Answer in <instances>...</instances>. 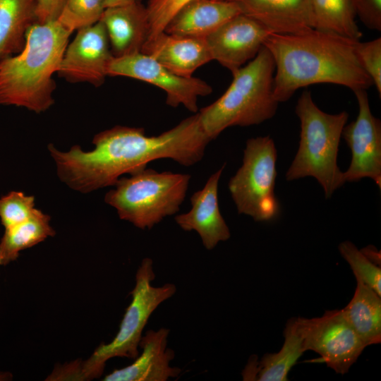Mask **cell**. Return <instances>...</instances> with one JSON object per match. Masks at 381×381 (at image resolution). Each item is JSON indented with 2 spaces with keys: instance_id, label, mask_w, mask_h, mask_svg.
Returning <instances> with one entry per match:
<instances>
[{
  "instance_id": "cell-5",
  "label": "cell",
  "mask_w": 381,
  "mask_h": 381,
  "mask_svg": "<svg viewBox=\"0 0 381 381\" xmlns=\"http://www.w3.org/2000/svg\"><path fill=\"white\" fill-rule=\"evenodd\" d=\"M295 112L301 123L300 140L286 179L312 176L322 188L325 198H329L346 183L337 165V155L349 114L343 111L331 114L322 111L308 90L299 97Z\"/></svg>"
},
{
  "instance_id": "cell-8",
  "label": "cell",
  "mask_w": 381,
  "mask_h": 381,
  "mask_svg": "<svg viewBox=\"0 0 381 381\" xmlns=\"http://www.w3.org/2000/svg\"><path fill=\"white\" fill-rule=\"evenodd\" d=\"M277 152L270 136L246 141L243 162L228 184L238 214L256 222L277 217L279 205L274 193Z\"/></svg>"
},
{
  "instance_id": "cell-9",
  "label": "cell",
  "mask_w": 381,
  "mask_h": 381,
  "mask_svg": "<svg viewBox=\"0 0 381 381\" xmlns=\"http://www.w3.org/2000/svg\"><path fill=\"white\" fill-rule=\"evenodd\" d=\"M107 75L132 78L157 86L166 93L167 105H183L195 114L198 110V98L212 92V86L205 80L178 75L142 52L113 57L107 68Z\"/></svg>"
},
{
  "instance_id": "cell-31",
  "label": "cell",
  "mask_w": 381,
  "mask_h": 381,
  "mask_svg": "<svg viewBox=\"0 0 381 381\" xmlns=\"http://www.w3.org/2000/svg\"><path fill=\"white\" fill-rule=\"evenodd\" d=\"M65 0H36L37 22L56 20Z\"/></svg>"
},
{
  "instance_id": "cell-32",
  "label": "cell",
  "mask_w": 381,
  "mask_h": 381,
  "mask_svg": "<svg viewBox=\"0 0 381 381\" xmlns=\"http://www.w3.org/2000/svg\"><path fill=\"white\" fill-rule=\"evenodd\" d=\"M139 0H105V8L109 7L128 4Z\"/></svg>"
},
{
  "instance_id": "cell-25",
  "label": "cell",
  "mask_w": 381,
  "mask_h": 381,
  "mask_svg": "<svg viewBox=\"0 0 381 381\" xmlns=\"http://www.w3.org/2000/svg\"><path fill=\"white\" fill-rule=\"evenodd\" d=\"M105 10V0H65L57 20L71 32L99 22Z\"/></svg>"
},
{
  "instance_id": "cell-14",
  "label": "cell",
  "mask_w": 381,
  "mask_h": 381,
  "mask_svg": "<svg viewBox=\"0 0 381 381\" xmlns=\"http://www.w3.org/2000/svg\"><path fill=\"white\" fill-rule=\"evenodd\" d=\"M223 165L207 179L204 187L190 197L191 209L175 217L177 224L184 231H195L207 250L230 238L229 229L223 218L218 202V186L224 169Z\"/></svg>"
},
{
  "instance_id": "cell-33",
  "label": "cell",
  "mask_w": 381,
  "mask_h": 381,
  "mask_svg": "<svg viewBox=\"0 0 381 381\" xmlns=\"http://www.w3.org/2000/svg\"><path fill=\"white\" fill-rule=\"evenodd\" d=\"M13 379V375L9 372L0 371V381H8Z\"/></svg>"
},
{
  "instance_id": "cell-11",
  "label": "cell",
  "mask_w": 381,
  "mask_h": 381,
  "mask_svg": "<svg viewBox=\"0 0 381 381\" xmlns=\"http://www.w3.org/2000/svg\"><path fill=\"white\" fill-rule=\"evenodd\" d=\"M358 104L355 121L345 125L341 137L351 152V160L344 173L345 182L370 178L381 188V121L371 112L366 90L353 91Z\"/></svg>"
},
{
  "instance_id": "cell-28",
  "label": "cell",
  "mask_w": 381,
  "mask_h": 381,
  "mask_svg": "<svg viewBox=\"0 0 381 381\" xmlns=\"http://www.w3.org/2000/svg\"><path fill=\"white\" fill-rule=\"evenodd\" d=\"M192 1L193 0H148L145 6L149 22L147 38L164 32L176 13Z\"/></svg>"
},
{
  "instance_id": "cell-6",
  "label": "cell",
  "mask_w": 381,
  "mask_h": 381,
  "mask_svg": "<svg viewBox=\"0 0 381 381\" xmlns=\"http://www.w3.org/2000/svg\"><path fill=\"white\" fill-rule=\"evenodd\" d=\"M130 175L116 181L104 201L121 219L141 229H150L179 210L190 179L189 174L146 168Z\"/></svg>"
},
{
  "instance_id": "cell-21",
  "label": "cell",
  "mask_w": 381,
  "mask_h": 381,
  "mask_svg": "<svg viewBox=\"0 0 381 381\" xmlns=\"http://www.w3.org/2000/svg\"><path fill=\"white\" fill-rule=\"evenodd\" d=\"M36 22V0H0V61L22 50Z\"/></svg>"
},
{
  "instance_id": "cell-19",
  "label": "cell",
  "mask_w": 381,
  "mask_h": 381,
  "mask_svg": "<svg viewBox=\"0 0 381 381\" xmlns=\"http://www.w3.org/2000/svg\"><path fill=\"white\" fill-rule=\"evenodd\" d=\"M240 13L237 5L228 0H193L176 13L164 32L175 35L205 38Z\"/></svg>"
},
{
  "instance_id": "cell-26",
  "label": "cell",
  "mask_w": 381,
  "mask_h": 381,
  "mask_svg": "<svg viewBox=\"0 0 381 381\" xmlns=\"http://www.w3.org/2000/svg\"><path fill=\"white\" fill-rule=\"evenodd\" d=\"M339 250L350 265L356 279L363 282L381 296L380 266L370 260L351 241L341 243Z\"/></svg>"
},
{
  "instance_id": "cell-20",
  "label": "cell",
  "mask_w": 381,
  "mask_h": 381,
  "mask_svg": "<svg viewBox=\"0 0 381 381\" xmlns=\"http://www.w3.org/2000/svg\"><path fill=\"white\" fill-rule=\"evenodd\" d=\"M284 336V344L277 353L265 354L260 361L251 356L242 372L243 380H288L289 370L306 351L302 318L290 319Z\"/></svg>"
},
{
  "instance_id": "cell-27",
  "label": "cell",
  "mask_w": 381,
  "mask_h": 381,
  "mask_svg": "<svg viewBox=\"0 0 381 381\" xmlns=\"http://www.w3.org/2000/svg\"><path fill=\"white\" fill-rule=\"evenodd\" d=\"M35 198L20 191H11L0 198V219L5 229L30 217L35 210Z\"/></svg>"
},
{
  "instance_id": "cell-24",
  "label": "cell",
  "mask_w": 381,
  "mask_h": 381,
  "mask_svg": "<svg viewBox=\"0 0 381 381\" xmlns=\"http://www.w3.org/2000/svg\"><path fill=\"white\" fill-rule=\"evenodd\" d=\"M314 29L360 40L351 0H310Z\"/></svg>"
},
{
  "instance_id": "cell-13",
  "label": "cell",
  "mask_w": 381,
  "mask_h": 381,
  "mask_svg": "<svg viewBox=\"0 0 381 381\" xmlns=\"http://www.w3.org/2000/svg\"><path fill=\"white\" fill-rule=\"evenodd\" d=\"M270 33L256 20L240 13L205 40L212 59L233 74L256 56Z\"/></svg>"
},
{
  "instance_id": "cell-15",
  "label": "cell",
  "mask_w": 381,
  "mask_h": 381,
  "mask_svg": "<svg viewBox=\"0 0 381 381\" xmlns=\"http://www.w3.org/2000/svg\"><path fill=\"white\" fill-rule=\"evenodd\" d=\"M169 329L147 331L139 344L142 353L131 365L115 369L107 375L104 381H166L176 377L181 369L170 365L174 352L167 347Z\"/></svg>"
},
{
  "instance_id": "cell-1",
  "label": "cell",
  "mask_w": 381,
  "mask_h": 381,
  "mask_svg": "<svg viewBox=\"0 0 381 381\" xmlns=\"http://www.w3.org/2000/svg\"><path fill=\"white\" fill-rule=\"evenodd\" d=\"M210 141L197 112L156 136H147L143 128L116 126L94 136L93 150L74 145L62 152L52 144L48 149L61 181L75 190L89 193L114 186L122 174L138 172L155 159L193 165L202 159Z\"/></svg>"
},
{
  "instance_id": "cell-16",
  "label": "cell",
  "mask_w": 381,
  "mask_h": 381,
  "mask_svg": "<svg viewBox=\"0 0 381 381\" xmlns=\"http://www.w3.org/2000/svg\"><path fill=\"white\" fill-rule=\"evenodd\" d=\"M271 33L297 34L314 29L310 0H228Z\"/></svg>"
},
{
  "instance_id": "cell-4",
  "label": "cell",
  "mask_w": 381,
  "mask_h": 381,
  "mask_svg": "<svg viewBox=\"0 0 381 381\" xmlns=\"http://www.w3.org/2000/svg\"><path fill=\"white\" fill-rule=\"evenodd\" d=\"M273 58L265 47L246 65L232 74L224 94L198 112L210 140L229 127L250 126L272 119L279 102L273 95Z\"/></svg>"
},
{
  "instance_id": "cell-30",
  "label": "cell",
  "mask_w": 381,
  "mask_h": 381,
  "mask_svg": "<svg viewBox=\"0 0 381 381\" xmlns=\"http://www.w3.org/2000/svg\"><path fill=\"white\" fill-rule=\"evenodd\" d=\"M356 16L368 28L381 31V0H351Z\"/></svg>"
},
{
  "instance_id": "cell-17",
  "label": "cell",
  "mask_w": 381,
  "mask_h": 381,
  "mask_svg": "<svg viewBox=\"0 0 381 381\" xmlns=\"http://www.w3.org/2000/svg\"><path fill=\"white\" fill-rule=\"evenodd\" d=\"M141 52L174 73L187 78L212 60L205 38L175 35L164 31L147 38Z\"/></svg>"
},
{
  "instance_id": "cell-3",
  "label": "cell",
  "mask_w": 381,
  "mask_h": 381,
  "mask_svg": "<svg viewBox=\"0 0 381 381\" xmlns=\"http://www.w3.org/2000/svg\"><path fill=\"white\" fill-rule=\"evenodd\" d=\"M72 32L59 21L36 22L28 30L18 54L0 61V105H14L35 113L49 109L57 73Z\"/></svg>"
},
{
  "instance_id": "cell-29",
  "label": "cell",
  "mask_w": 381,
  "mask_h": 381,
  "mask_svg": "<svg viewBox=\"0 0 381 381\" xmlns=\"http://www.w3.org/2000/svg\"><path fill=\"white\" fill-rule=\"evenodd\" d=\"M356 52L359 61L370 78L377 93L381 95V37L356 43Z\"/></svg>"
},
{
  "instance_id": "cell-22",
  "label": "cell",
  "mask_w": 381,
  "mask_h": 381,
  "mask_svg": "<svg viewBox=\"0 0 381 381\" xmlns=\"http://www.w3.org/2000/svg\"><path fill=\"white\" fill-rule=\"evenodd\" d=\"M353 298L341 309L344 317L368 346L381 341V298L374 290L356 280Z\"/></svg>"
},
{
  "instance_id": "cell-12",
  "label": "cell",
  "mask_w": 381,
  "mask_h": 381,
  "mask_svg": "<svg viewBox=\"0 0 381 381\" xmlns=\"http://www.w3.org/2000/svg\"><path fill=\"white\" fill-rule=\"evenodd\" d=\"M113 57L105 27L99 20L77 30L65 49L56 73L69 83L99 87L108 76L107 68Z\"/></svg>"
},
{
  "instance_id": "cell-23",
  "label": "cell",
  "mask_w": 381,
  "mask_h": 381,
  "mask_svg": "<svg viewBox=\"0 0 381 381\" xmlns=\"http://www.w3.org/2000/svg\"><path fill=\"white\" fill-rule=\"evenodd\" d=\"M50 217L38 209L27 220L5 229L0 241V265L15 261L20 252L55 235Z\"/></svg>"
},
{
  "instance_id": "cell-7",
  "label": "cell",
  "mask_w": 381,
  "mask_h": 381,
  "mask_svg": "<svg viewBox=\"0 0 381 381\" xmlns=\"http://www.w3.org/2000/svg\"><path fill=\"white\" fill-rule=\"evenodd\" d=\"M152 260L144 258L135 275V285L130 293L132 300L126 310L119 331L113 340L100 344L85 361H81L83 380L99 377L107 361L115 357L135 359L139 354L138 346L142 333L155 310L176 292L174 284L167 283L155 287Z\"/></svg>"
},
{
  "instance_id": "cell-2",
  "label": "cell",
  "mask_w": 381,
  "mask_h": 381,
  "mask_svg": "<svg viewBox=\"0 0 381 381\" xmlns=\"http://www.w3.org/2000/svg\"><path fill=\"white\" fill-rule=\"evenodd\" d=\"M353 40L312 29L297 34L270 33L264 42L274 62L273 95L279 103L300 88L331 83L353 92L373 82L361 66Z\"/></svg>"
},
{
  "instance_id": "cell-18",
  "label": "cell",
  "mask_w": 381,
  "mask_h": 381,
  "mask_svg": "<svg viewBox=\"0 0 381 381\" xmlns=\"http://www.w3.org/2000/svg\"><path fill=\"white\" fill-rule=\"evenodd\" d=\"M106 29L114 57L141 52L149 33L145 6L139 1L106 8L100 20Z\"/></svg>"
},
{
  "instance_id": "cell-10",
  "label": "cell",
  "mask_w": 381,
  "mask_h": 381,
  "mask_svg": "<svg viewBox=\"0 0 381 381\" xmlns=\"http://www.w3.org/2000/svg\"><path fill=\"white\" fill-rule=\"evenodd\" d=\"M306 351L320 356L321 362L344 375L367 346L344 317L342 310L326 311L318 318H302Z\"/></svg>"
}]
</instances>
